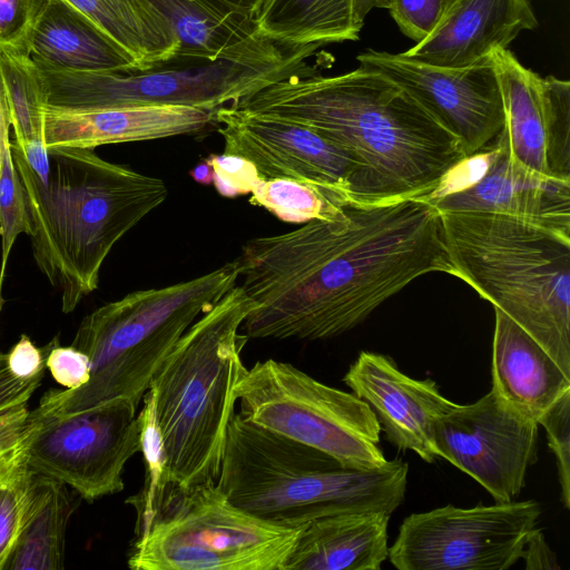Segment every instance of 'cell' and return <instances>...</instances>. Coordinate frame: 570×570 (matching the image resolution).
Listing matches in <instances>:
<instances>
[{"mask_svg":"<svg viewBox=\"0 0 570 570\" xmlns=\"http://www.w3.org/2000/svg\"><path fill=\"white\" fill-rule=\"evenodd\" d=\"M237 285L255 302L248 338L326 340L432 272L458 276L440 212L422 198L348 204L333 220L247 240Z\"/></svg>","mask_w":570,"mask_h":570,"instance_id":"cell-1","label":"cell"},{"mask_svg":"<svg viewBox=\"0 0 570 570\" xmlns=\"http://www.w3.org/2000/svg\"><path fill=\"white\" fill-rule=\"evenodd\" d=\"M230 105L334 141L363 166L382 204L429 195L466 157L460 140L407 91L362 66L332 77L316 69L296 73Z\"/></svg>","mask_w":570,"mask_h":570,"instance_id":"cell-2","label":"cell"},{"mask_svg":"<svg viewBox=\"0 0 570 570\" xmlns=\"http://www.w3.org/2000/svg\"><path fill=\"white\" fill-rule=\"evenodd\" d=\"M30 220L32 255L40 272L61 292V309L75 311L99 284L112 247L168 196L166 183L110 163L94 149H48L42 184L11 149Z\"/></svg>","mask_w":570,"mask_h":570,"instance_id":"cell-3","label":"cell"},{"mask_svg":"<svg viewBox=\"0 0 570 570\" xmlns=\"http://www.w3.org/2000/svg\"><path fill=\"white\" fill-rule=\"evenodd\" d=\"M409 464L400 458L373 470L333 456L246 421L229 422L217 487L242 510L287 527L336 513H392L403 502Z\"/></svg>","mask_w":570,"mask_h":570,"instance_id":"cell-4","label":"cell"},{"mask_svg":"<svg viewBox=\"0 0 570 570\" xmlns=\"http://www.w3.org/2000/svg\"><path fill=\"white\" fill-rule=\"evenodd\" d=\"M254 306L236 284L185 332L149 384L168 481L177 489L217 481L235 389L247 370L240 326Z\"/></svg>","mask_w":570,"mask_h":570,"instance_id":"cell-5","label":"cell"},{"mask_svg":"<svg viewBox=\"0 0 570 570\" xmlns=\"http://www.w3.org/2000/svg\"><path fill=\"white\" fill-rule=\"evenodd\" d=\"M440 214L456 277L520 325L570 376V237L505 215Z\"/></svg>","mask_w":570,"mask_h":570,"instance_id":"cell-6","label":"cell"},{"mask_svg":"<svg viewBox=\"0 0 570 570\" xmlns=\"http://www.w3.org/2000/svg\"><path fill=\"white\" fill-rule=\"evenodd\" d=\"M239 276L237 261L195 278L139 289L85 316L71 345L90 361L82 386L50 390L42 413H75L124 399L138 406L169 352L185 332L227 294Z\"/></svg>","mask_w":570,"mask_h":570,"instance_id":"cell-7","label":"cell"},{"mask_svg":"<svg viewBox=\"0 0 570 570\" xmlns=\"http://www.w3.org/2000/svg\"><path fill=\"white\" fill-rule=\"evenodd\" d=\"M303 527L242 510L216 482L185 490L170 485L150 521L135 530L127 564L134 570H283Z\"/></svg>","mask_w":570,"mask_h":570,"instance_id":"cell-8","label":"cell"},{"mask_svg":"<svg viewBox=\"0 0 570 570\" xmlns=\"http://www.w3.org/2000/svg\"><path fill=\"white\" fill-rule=\"evenodd\" d=\"M317 46L274 60L173 59L147 70H40L46 105L68 109L188 106L215 111L278 80L316 69Z\"/></svg>","mask_w":570,"mask_h":570,"instance_id":"cell-9","label":"cell"},{"mask_svg":"<svg viewBox=\"0 0 570 570\" xmlns=\"http://www.w3.org/2000/svg\"><path fill=\"white\" fill-rule=\"evenodd\" d=\"M235 395L246 421L320 450L345 466L373 470L387 462L370 405L289 363L256 362L240 377Z\"/></svg>","mask_w":570,"mask_h":570,"instance_id":"cell-10","label":"cell"},{"mask_svg":"<svg viewBox=\"0 0 570 570\" xmlns=\"http://www.w3.org/2000/svg\"><path fill=\"white\" fill-rule=\"evenodd\" d=\"M21 448L26 466L92 502L124 490L127 461L141 451L137 405L124 399L75 413L32 410Z\"/></svg>","mask_w":570,"mask_h":570,"instance_id":"cell-11","label":"cell"},{"mask_svg":"<svg viewBox=\"0 0 570 570\" xmlns=\"http://www.w3.org/2000/svg\"><path fill=\"white\" fill-rule=\"evenodd\" d=\"M540 514L534 500L412 513L387 558L399 570H505L522 558Z\"/></svg>","mask_w":570,"mask_h":570,"instance_id":"cell-12","label":"cell"},{"mask_svg":"<svg viewBox=\"0 0 570 570\" xmlns=\"http://www.w3.org/2000/svg\"><path fill=\"white\" fill-rule=\"evenodd\" d=\"M214 122L219 125L224 153L252 161L262 178L295 179L350 203L382 204L363 166L308 127L233 105L216 109Z\"/></svg>","mask_w":570,"mask_h":570,"instance_id":"cell-13","label":"cell"},{"mask_svg":"<svg viewBox=\"0 0 570 570\" xmlns=\"http://www.w3.org/2000/svg\"><path fill=\"white\" fill-rule=\"evenodd\" d=\"M539 424L512 411L491 390L455 404L434 423L438 456L481 484L497 503L513 501L538 460Z\"/></svg>","mask_w":570,"mask_h":570,"instance_id":"cell-14","label":"cell"},{"mask_svg":"<svg viewBox=\"0 0 570 570\" xmlns=\"http://www.w3.org/2000/svg\"><path fill=\"white\" fill-rule=\"evenodd\" d=\"M356 59L407 91L460 140L466 157L493 145L504 127L500 83L490 56L464 68L436 67L373 49Z\"/></svg>","mask_w":570,"mask_h":570,"instance_id":"cell-15","label":"cell"},{"mask_svg":"<svg viewBox=\"0 0 570 570\" xmlns=\"http://www.w3.org/2000/svg\"><path fill=\"white\" fill-rule=\"evenodd\" d=\"M490 57L504 110L499 140L510 160L539 176L570 180V82L540 77L508 48Z\"/></svg>","mask_w":570,"mask_h":570,"instance_id":"cell-16","label":"cell"},{"mask_svg":"<svg viewBox=\"0 0 570 570\" xmlns=\"http://www.w3.org/2000/svg\"><path fill=\"white\" fill-rule=\"evenodd\" d=\"M343 381L370 405L391 444L428 463L439 458L434 423L456 403L443 396L434 381L412 379L387 355L368 351L360 353Z\"/></svg>","mask_w":570,"mask_h":570,"instance_id":"cell-17","label":"cell"},{"mask_svg":"<svg viewBox=\"0 0 570 570\" xmlns=\"http://www.w3.org/2000/svg\"><path fill=\"white\" fill-rule=\"evenodd\" d=\"M426 202L440 213L505 215L570 237V180L542 177L512 163L499 137L488 166L472 184Z\"/></svg>","mask_w":570,"mask_h":570,"instance_id":"cell-18","label":"cell"},{"mask_svg":"<svg viewBox=\"0 0 570 570\" xmlns=\"http://www.w3.org/2000/svg\"><path fill=\"white\" fill-rule=\"evenodd\" d=\"M47 149L89 148L196 134L214 122V111L188 106L68 109L43 105Z\"/></svg>","mask_w":570,"mask_h":570,"instance_id":"cell-19","label":"cell"},{"mask_svg":"<svg viewBox=\"0 0 570 570\" xmlns=\"http://www.w3.org/2000/svg\"><path fill=\"white\" fill-rule=\"evenodd\" d=\"M537 27L529 0H455L434 30L402 55L436 67L464 68Z\"/></svg>","mask_w":570,"mask_h":570,"instance_id":"cell-20","label":"cell"},{"mask_svg":"<svg viewBox=\"0 0 570 570\" xmlns=\"http://www.w3.org/2000/svg\"><path fill=\"white\" fill-rule=\"evenodd\" d=\"M492 389L515 413L538 422L567 392L566 375L520 325L494 308Z\"/></svg>","mask_w":570,"mask_h":570,"instance_id":"cell-21","label":"cell"},{"mask_svg":"<svg viewBox=\"0 0 570 570\" xmlns=\"http://www.w3.org/2000/svg\"><path fill=\"white\" fill-rule=\"evenodd\" d=\"M141 1L176 33L180 43L176 60H274L298 50L267 40L257 32L254 20L223 14L206 0Z\"/></svg>","mask_w":570,"mask_h":570,"instance_id":"cell-22","label":"cell"},{"mask_svg":"<svg viewBox=\"0 0 570 570\" xmlns=\"http://www.w3.org/2000/svg\"><path fill=\"white\" fill-rule=\"evenodd\" d=\"M390 518L383 511L316 518L303 527L283 570H380Z\"/></svg>","mask_w":570,"mask_h":570,"instance_id":"cell-23","label":"cell"},{"mask_svg":"<svg viewBox=\"0 0 570 570\" xmlns=\"http://www.w3.org/2000/svg\"><path fill=\"white\" fill-rule=\"evenodd\" d=\"M30 58L40 70H136L130 57L67 0H48L36 26Z\"/></svg>","mask_w":570,"mask_h":570,"instance_id":"cell-24","label":"cell"},{"mask_svg":"<svg viewBox=\"0 0 570 570\" xmlns=\"http://www.w3.org/2000/svg\"><path fill=\"white\" fill-rule=\"evenodd\" d=\"M386 0H266L255 18L257 32L283 47H322L357 40L366 14Z\"/></svg>","mask_w":570,"mask_h":570,"instance_id":"cell-25","label":"cell"},{"mask_svg":"<svg viewBox=\"0 0 570 570\" xmlns=\"http://www.w3.org/2000/svg\"><path fill=\"white\" fill-rule=\"evenodd\" d=\"M79 498L67 484L29 470L19 533L3 570L63 569L66 530Z\"/></svg>","mask_w":570,"mask_h":570,"instance_id":"cell-26","label":"cell"},{"mask_svg":"<svg viewBox=\"0 0 570 570\" xmlns=\"http://www.w3.org/2000/svg\"><path fill=\"white\" fill-rule=\"evenodd\" d=\"M134 61L136 70L168 63L179 52L171 27L141 0H67Z\"/></svg>","mask_w":570,"mask_h":570,"instance_id":"cell-27","label":"cell"},{"mask_svg":"<svg viewBox=\"0 0 570 570\" xmlns=\"http://www.w3.org/2000/svg\"><path fill=\"white\" fill-rule=\"evenodd\" d=\"M249 202L286 223L333 220L350 203L326 189L289 178H262L250 193Z\"/></svg>","mask_w":570,"mask_h":570,"instance_id":"cell-28","label":"cell"},{"mask_svg":"<svg viewBox=\"0 0 570 570\" xmlns=\"http://www.w3.org/2000/svg\"><path fill=\"white\" fill-rule=\"evenodd\" d=\"M0 73L14 134L11 141L19 147L42 141L41 111L46 102L39 69L29 56L0 51Z\"/></svg>","mask_w":570,"mask_h":570,"instance_id":"cell-29","label":"cell"},{"mask_svg":"<svg viewBox=\"0 0 570 570\" xmlns=\"http://www.w3.org/2000/svg\"><path fill=\"white\" fill-rule=\"evenodd\" d=\"M144 406L138 416L141 424V453L145 460V483L140 492L128 498L136 510V528L145 527L171 485L167 475V461L157 423L154 393L150 389L142 396Z\"/></svg>","mask_w":570,"mask_h":570,"instance_id":"cell-30","label":"cell"},{"mask_svg":"<svg viewBox=\"0 0 570 570\" xmlns=\"http://www.w3.org/2000/svg\"><path fill=\"white\" fill-rule=\"evenodd\" d=\"M20 234L30 236V220L21 178L17 171L10 144L0 170V278H4L11 249Z\"/></svg>","mask_w":570,"mask_h":570,"instance_id":"cell-31","label":"cell"},{"mask_svg":"<svg viewBox=\"0 0 570 570\" xmlns=\"http://www.w3.org/2000/svg\"><path fill=\"white\" fill-rule=\"evenodd\" d=\"M29 469L20 458L0 471V570L17 540L24 505Z\"/></svg>","mask_w":570,"mask_h":570,"instance_id":"cell-32","label":"cell"},{"mask_svg":"<svg viewBox=\"0 0 570 570\" xmlns=\"http://www.w3.org/2000/svg\"><path fill=\"white\" fill-rule=\"evenodd\" d=\"M48 0H0V51L30 57L36 26Z\"/></svg>","mask_w":570,"mask_h":570,"instance_id":"cell-33","label":"cell"},{"mask_svg":"<svg viewBox=\"0 0 570 570\" xmlns=\"http://www.w3.org/2000/svg\"><path fill=\"white\" fill-rule=\"evenodd\" d=\"M554 454L561 502L570 508V391L564 393L538 421Z\"/></svg>","mask_w":570,"mask_h":570,"instance_id":"cell-34","label":"cell"},{"mask_svg":"<svg viewBox=\"0 0 570 570\" xmlns=\"http://www.w3.org/2000/svg\"><path fill=\"white\" fill-rule=\"evenodd\" d=\"M387 10L400 30L415 42L436 27L445 11L444 0H386Z\"/></svg>","mask_w":570,"mask_h":570,"instance_id":"cell-35","label":"cell"},{"mask_svg":"<svg viewBox=\"0 0 570 570\" xmlns=\"http://www.w3.org/2000/svg\"><path fill=\"white\" fill-rule=\"evenodd\" d=\"M213 169V183L224 197L250 194L262 179L255 165L246 158L229 155H209L205 158Z\"/></svg>","mask_w":570,"mask_h":570,"instance_id":"cell-36","label":"cell"},{"mask_svg":"<svg viewBox=\"0 0 570 570\" xmlns=\"http://www.w3.org/2000/svg\"><path fill=\"white\" fill-rule=\"evenodd\" d=\"M32 428L31 410L21 403L0 411V471L16 462Z\"/></svg>","mask_w":570,"mask_h":570,"instance_id":"cell-37","label":"cell"},{"mask_svg":"<svg viewBox=\"0 0 570 570\" xmlns=\"http://www.w3.org/2000/svg\"><path fill=\"white\" fill-rule=\"evenodd\" d=\"M47 368L57 383L70 390L82 386L90 377L89 357L72 345L61 346L59 341L48 354Z\"/></svg>","mask_w":570,"mask_h":570,"instance_id":"cell-38","label":"cell"},{"mask_svg":"<svg viewBox=\"0 0 570 570\" xmlns=\"http://www.w3.org/2000/svg\"><path fill=\"white\" fill-rule=\"evenodd\" d=\"M58 341L56 336L47 345L37 347L29 336L22 334L7 354L10 372L21 380L43 377L48 354Z\"/></svg>","mask_w":570,"mask_h":570,"instance_id":"cell-39","label":"cell"},{"mask_svg":"<svg viewBox=\"0 0 570 570\" xmlns=\"http://www.w3.org/2000/svg\"><path fill=\"white\" fill-rule=\"evenodd\" d=\"M43 377L21 380L9 370L7 354L0 351V411L28 403Z\"/></svg>","mask_w":570,"mask_h":570,"instance_id":"cell-40","label":"cell"},{"mask_svg":"<svg viewBox=\"0 0 570 570\" xmlns=\"http://www.w3.org/2000/svg\"><path fill=\"white\" fill-rule=\"evenodd\" d=\"M527 569H558L556 557L546 542L540 529L534 528L529 534L522 558Z\"/></svg>","mask_w":570,"mask_h":570,"instance_id":"cell-41","label":"cell"},{"mask_svg":"<svg viewBox=\"0 0 570 570\" xmlns=\"http://www.w3.org/2000/svg\"><path fill=\"white\" fill-rule=\"evenodd\" d=\"M220 13L245 20H254L266 0H206Z\"/></svg>","mask_w":570,"mask_h":570,"instance_id":"cell-42","label":"cell"},{"mask_svg":"<svg viewBox=\"0 0 570 570\" xmlns=\"http://www.w3.org/2000/svg\"><path fill=\"white\" fill-rule=\"evenodd\" d=\"M11 127V114L9 102L0 73V170L7 146L10 144L9 129Z\"/></svg>","mask_w":570,"mask_h":570,"instance_id":"cell-43","label":"cell"},{"mask_svg":"<svg viewBox=\"0 0 570 570\" xmlns=\"http://www.w3.org/2000/svg\"><path fill=\"white\" fill-rule=\"evenodd\" d=\"M191 178L202 184L209 185L213 183V169L207 160H203L190 170Z\"/></svg>","mask_w":570,"mask_h":570,"instance_id":"cell-44","label":"cell"},{"mask_svg":"<svg viewBox=\"0 0 570 570\" xmlns=\"http://www.w3.org/2000/svg\"><path fill=\"white\" fill-rule=\"evenodd\" d=\"M3 279L4 278H0V313L2 311V307L6 303L4 298H3V295H2V285H3Z\"/></svg>","mask_w":570,"mask_h":570,"instance_id":"cell-45","label":"cell"},{"mask_svg":"<svg viewBox=\"0 0 570 570\" xmlns=\"http://www.w3.org/2000/svg\"><path fill=\"white\" fill-rule=\"evenodd\" d=\"M445 1V10L455 1V0H444Z\"/></svg>","mask_w":570,"mask_h":570,"instance_id":"cell-46","label":"cell"}]
</instances>
